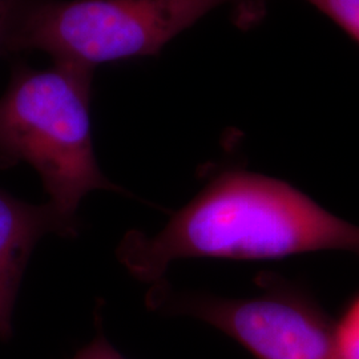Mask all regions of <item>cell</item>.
<instances>
[{
	"label": "cell",
	"instance_id": "6da1fadb",
	"mask_svg": "<svg viewBox=\"0 0 359 359\" xmlns=\"http://www.w3.org/2000/svg\"><path fill=\"white\" fill-rule=\"evenodd\" d=\"M359 257V226L283 180L219 170L154 236L127 233L117 257L142 283H160L182 258L278 259L313 252Z\"/></svg>",
	"mask_w": 359,
	"mask_h": 359
},
{
	"label": "cell",
	"instance_id": "7a4b0ae2",
	"mask_svg": "<svg viewBox=\"0 0 359 359\" xmlns=\"http://www.w3.org/2000/svg\"><path fill=\"white\" fill-rule=\"evenodd\" d=\"M95 69L56 60L48 69L13 62L0 96V169L26 163L38 172L50 203L76 218L92 191H117L97 165L90 102Z\"/></svg>",
	"mask_w": 359,
	"mask_h": 359
},
{
	"label": "cell",
	"instance_id": "3957f363",
	"mask_svg": "<svg viewBox=\"0 0 359 359\" xmlns=\"http://www.w3.org/2000/svg\"><path fill=\"white\" fill-rule=\"evenodd\" d=\"M269 0H51L34 13L18 53L46 52L96 68L130 57L154 56L215 8L231 4L243 28L264 18Z\"/></svg>",
	"mask_w": 359,
	"mask_h": 359
},
{
	"label": "cell",
	"instance_id": "277c9868",
	"mask_svg": "<svg viewBox=\"0 0 359 359\" xmlns=\"http://www.w3.org/2000/svg\"><path fill=\"white\" fill-rule=\"evenodd\" d=\"M257 283V297L224 298L179 292L164 280L152 285L147 305L205 322L258 359H341L334 322L304 286L271 273Z\"/></svg>",
	"mask_w": 359,
	"mask_h": 359
},
{
	"label": "cell",
	"instance_id": "5b68a950",
	"mask_svg": "<svg viewBox=\"0 0 359 359\" xmlns=\"http://www.w3.org/2000/svg\"><path fill=\"white\" fill-rule=\"evenodd\" d=\"M76 231V218L65 216L50 201L35 205L0 189V341L13 334L15 301L39 240L48 234L71 237Z\"/></svg>",
	"mask_w": 359,
	"mask_h": 359
},
{
	"label": "cell",
	"instance_id": "8992f818",
	"mask_svg": "<svg viewBox=\"0 0 359 359\" xmlns=\"http://www.w3.org/2000/svg\"><path fill=\"white\" fill-rule=\"evenodd\" d=\"M51 0H0V57L18 55V44L29 18Z\"/></svg>",
	"mask_w": 359,
	"mask_h": 359
},
{
	"label": "cell",
	"instance_id": "52a82bcc",
	"mask_svg": "<svg viewBox=\"0 0 359 359\" xmlns=\"http://www.w3.org/2000/svg\"><path fill=\"white\" fill-rule=\"evenodd\" d=\"M334 334L341 359H359V293L334 323Z\"/></svg>",
	"mask_w": 359,
	"mask_h": 359
},
{
	"label": "cell",
	"instance_id": "ba28073f",
	"mask_svg": "<svg viewBox=\"0 0 359 359\" xmlns=\"http://www.w3.org/2000/svg\"><path fill=\"white\" fill-rule=\"evenodd\" d=\"M359 43V0H308Z\"/></svg>",
	"mask_w": 359,
	"mask_h": 359
},
{
	"label": "cell",
	"instance_id": "9c48e42d",
	"mask_svg": "<svg viewBox=\"0 0 359 359\" xmlns=\"http://www.w3.org/2000/svg\"><path fill=\"white\" fill-rule=\"evenodd\" d=\"M72 359H126L112 346L103 334H99L92 342L83 347Z\"/></svg>",
	"mask_w": 359,
	"mask_h": 359
}]
</instances>
